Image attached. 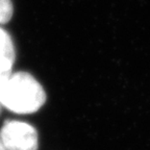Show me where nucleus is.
<instances>
[{
  "label": "nucleus",
  "instance_id": "obj_1",
  "mask_svg": "<svg viewBox=\"0 0 150 150\" xmlns=\"http://www.w3.org/2000/svg\"><path fill=\"white\" fill-rule=\"evenodd\" d=\"M0 101L2 105L16 114H33L46 102L42 84L28 72L12 73L0 84Z\"/></svg>",
  "mask_w": 150,
  "mask_h": 150
},
{
  "label": "nucleus",
  "instance_id": "obj_2",
  "mask_svg": "<svg viewBox=\"0 0 150 150\" xmlns=\"http://www.w3.org/2000/svg\"><path fill=\"white\" fill-rule=\"evenodd\" d=\"M0 140L7 150H38L39 136L33 125L17 120H6L0 130Z\"/></svg>",
  "mask_w": 150,
  "mask_h": 150
},
{
  "label": "nucleus",
  "instance_id": "obj_3",
  "mask_svg": "<svg viewBox=\"0 0 150 150\" xmlns=\"http://www.w3.org/2000/svg\"><path fill=\"white\" fill-rule=\"evenodd\" d=\"M16 51L12 37L5 29L0 27V62L11 63L14 65Z\"/></svg>",
  "mask_w": 150,
  "mask_h": 150
},
{
  "label": "nucleus",
  "instance_id": "obj_4",
  "mask_svg": "<svg viewBox=\"0 0 150 150\" xmlns=\"http://www.w3.org/2000/svg\"><path fill=\"white\" fill-rule=\"evenodd\" d=\"M14 13L12 0H0V24H6L11 21Z\"/></svg>",
  "mask_w": 150,
  "mask_h": 150
},
{
  "label": "nucleus",
  "instance_id": "obj_5",
  "mask_svg": "<svg viewBox=\"0 0 150 150\" xmlns=\"http://www.w3.org/2000/svg\"><path fill=\"white\" fill-rule=\"evenodd\" d=\"M13 70V64L0 62V84L11 76Z\"/></svg>",
  "mask_w": 150,
  "mask_h": 150
},
{
  "label": "nucleus",
  "instance_id": "obj_6",
  "mask_svg": "<svg viewBox=\"0 0 150 150\" xmlns=\"http://www.w3.org/2000/svg\"><path fill=\"white\" fill-rule=\"evenodd\" d=\"M0 150H7V148L3 145L2 141H1V140H0Z\"/></svg>",
  "mask_w": 150,
  "mask_h": 150
},
{
  "label": "nucleus",
  "instance_id": "obj_7",
  "mask_svg": "<svg viewBox=\"0 0 150 150\" xmlns=\"http://www.w3.org/2000/svg\"><path fill=\"white\" fill-rule=\"evenodd\" d=\"M2 103H1V101H0V112H1V108H2Z\"/></svg>",
  "mask_w": 150,
  "mask_h": 150
}]
</instances>
